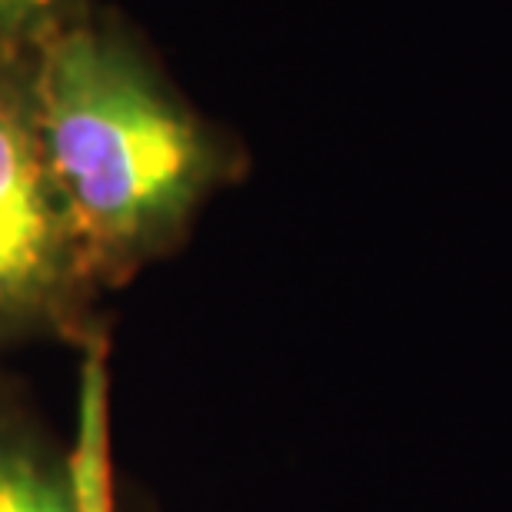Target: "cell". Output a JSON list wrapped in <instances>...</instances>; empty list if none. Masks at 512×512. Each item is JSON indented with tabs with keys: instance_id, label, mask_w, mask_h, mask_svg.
<instances>
[{
	"instance_id": "obj_1",
	"label": "cell",
	"mask_w": 512,
	"mask_h": 512,
	"mask_svg": "<svg viewBox=\"0 0 512 512\" xmlns=\"http://www.w3.org/2000/svg\"><path fill=\"white\" fill-rule=\"evenodd\" d=\"M37 120L104 293L177 253L203 207L250 170L237 133L203 117L147 40L94 4L37 44Z\"/></svg>"
},
{
	"instance_id": "obj_2",
	"label": "cell",
	"mask_w": 512,
	"mask_h": 512,
	"mask_svg": "<svg viewBox=\"0 0 512 512\" xmlns=\"http://www.w3.org/2000/svg\"><path fill=\"white\" fill-rule=\"evenodd\" d=\"M100 293L40 137L37 47L0 54V346H97Z\"/></svg>"
},
{
	"instance_id": "obj_4",
	"label": "cell",
	"mask_w": 512,
	"mask_h": 512,
	"mask_svg": "<svg viewBox=\"0 0 512 512\" xmlns=\"http://www.w3.org/2000/svg\"><path fill=\"white\" fill-rule=\"evenodd\" d=\"M87 4L90 0H0V54L44 44Z\"/></svg>"
},
{
	"instance_id": "obj_3",
	"label": "cell",
	"mask_w": 512,
	"mask_h": 512,
	"mask_svg": "<svg viewBox=\"0 0 512 512\" xmlns=\"http://www.w3.org/2000/svg\"><path fill=\"white\" fill-rule=\"evenodd\" d=\"M0 512H107L100 479L24 406L0 396Z\"/></svg>"
}]
</instances>
